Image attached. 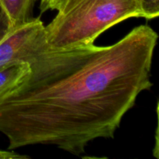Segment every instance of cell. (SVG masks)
<instances>
[{
	"label": "cell",
	"mask_w": 159,
	"mask_h": 159,
	"mask_svg": "<svg viewBox=\"0 0 159 159\" xmlns=\"http://www.w3.org/2000/svg\"><path fill=\"white\" fill-rule=\"evenodd\" d=\"M37 0H0V6L10 22L11 30L32 21L34 8Z\"/></svg>",
	"instance_id": "obj_4"
},
{
	"label": "cell",
	"mask_w": 159,
	"mask_h": 159,
	"mask_svg": "<svg viewBox=\"0 0 159 159\" xmlns=\"http://www.w3.org/2000/svg\"><path fill=\"white\" fill-rule=\"evenodd\" d=\"M130 18H144L141 0H68L44 26L53 50L94 43L101 34Z\"/></svg>",
	"instance_id": "obj_2"
},
{
	"label": "cell",
	"mask_w": 159,
	"mask_h": 159,
	"mask_svg": "<svg viewBox=\"0 0 159 159\" xmlns=\"http://www.w3.org/2000/svg\"><path fill=\"white\" fill-rule=\"evenodd\" d=\"M68 0H41L40 4V10L41 13L48 10L58 11Z\"/></svg>",
	"instance_id": "obj_7"
},
{
	"label": "cell",
	"mask_w": 159,
	"mask_h": 159,
	"mask_svg": "<svg viewBox=\"0 0 159 159\" xmlns=\"http://www.w3.org/2000/svg\"><path fill=\"white\" fill-rule=\"evenodd\" d=\"M141 6L146 20L157 18L159 16V0H141Z\"/></svg>",
	"instance_id": "obj_6"
},
{
	"label": "cell",
	"mask_w": 159,
	"mask_h": 159,
	"mask_svg": "<svg viewBox=\"0 0 159 159\" xmlns=\"http://www.w3.org/2000/svg\"><path fill=\"white\" fill-rule=\"evenodd\" d=\"M12 31L8 16L0 6V43Z\"/></svg>",
	"instance_id": "obj_8"
},
{
	"label": "cell",
	"mask_w": 159,
	"mask_h": 159,
	"mask_svg": "<svg viewBox=\"0 0 159 159\" xmlns=\"http://www.w3.org/2000/svg\"><path fill=\"white\" fill-rule=\"evenodd\" d=\"M29 70L28 63L16 64L0 70V93L16 85Z\"/></svg>",
	"instance_id": "obj_5"
},
{
	"label": "cell",
	"mask_w": 159,
	"mask_h": 159,
	"mask_svg": "<svg viewBox=\"0 0 159 159\" xmlns=\"http://www.w3.org/2000/svg\"><path fill=\"white\" fill-rule=\"evenodd\" d=\"M158 35L148 25L110 46L48 48L21 80L0 93V133L8 150L54 145L80 156L97 138H113L124 115L151 89Z\"/></svg>",
	"instance_id": "obj_1"
},
{
	"label": "cell",
	"mask_w": 159,
	"mask_h": 159,
	"mask_svg": "<svg viewBox=\"0 0 159 159\" xmlns=\"http://www.w3.org/2000/svg\"><path fill=\"white\" fill-rule=\"evenodd\" d=\"M44 25L39 18L11 31L0 43V70L16 64H29L49 48Z\"/></svg>",
	"instance_id": "obj_3"
},
{
	"label": "cell",
	"mask_w": 159,
	"mask_h": 159,
	"mask_svg": "<svg viewBox=\"0 0 159 159\" xmlns=\"http://www.w3.org/2000/svg\"><path fill=\"white\" fill-rule=\"evenodd\" d=\"M30 158L27 155H22L12 152V150H0V159H25Z\"/></svg>",
	"instance_id": "obj_9"
}]
</instances>
